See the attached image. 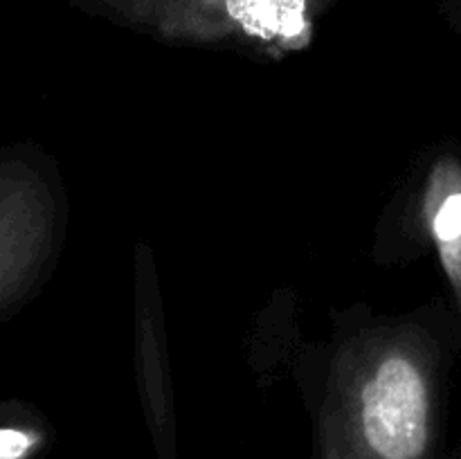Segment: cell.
<instances>
[{"mask_svg": "<svg viewBox=\"0 0 461 459\" xmlns=\"http://www.w3.org/2000/svg\"><path fill=\"white\" fill-rule=\"evenodd\" d=\"M426 212L441 264L461 304V166L441 160L428 180Z\"/></svg>", "mask_w": 461, "mask_h": 459, "instance_id": "1", "label": "cell"}, {"mask_svg": "<svg viewBox=\"0 0 461 459\" xmlns=\"http://www.w3.org/2000/svg\"><path fill=\"white\" fill-rule=\"evenodd\" d=\"M34 448V439L16 428H3L0 432V459H25Z\"/></svg>", "mask_w": 461, "mask_h": 459, "instance_id": "2", "label": "cell"}]
</instances>
